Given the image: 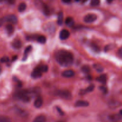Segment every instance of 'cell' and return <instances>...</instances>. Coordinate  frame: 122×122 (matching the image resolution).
Here are the masks:
<instances>
[{
    "label": "cell",
    "mask_w": 122,
    "mask_h": 122,
    "mask_svg": "<svg viewBox=\"0 0 122 122\" xmlns=\"http://www.w3.org/2000/svg\"><path fill=\"white\" fill-rule=\"evenodd\" d=\"M57 61L63 67H69L73 63V56L70 52L66 50H60L56 56Z\"/></svg>",
    "instance_id": "1"
},
{
    "label": "cell",
    "mask_w": 122,
    "mask_h": 122,
    "mask_svg": "<svg viewBox=\"0 0 122 122\" xmlns=\"http://www.w3.org/2000/svg\"><path fill=\"white\" fill-rule=\"evenodd\" d=\"M17 97L24 102H29L30 100L29 91L27 90H21L17 92L15 94Z\"/></svg>",
    "instance_id": "2"
},
{
    "label": "cell",
    "mask_w": 122,
    "mask_h": 122,
    "mask_svg": "<svg viewBox=\"0 0 122 122\" xmlns=\"http://www.w3.org/2000/svg\"><path fill=\"white\" fill-rule=\"evenodd\" d=\"M35 5L37 8L41 10L44 13V14H45L46 15H48L50 14V11L48 7L45 3H44L42 0H35Z\"/></svg>",
    "instance_id": "3"
},
{
    "label": "cell",
    "mask_w": 122,
    "mask_h": 122,
    "mask_svg": "<svg viewBox=\"0 0 122 122\" xmlns=\"http://www.w3.org/2000/svg\"><path fill=\"white\" fill-rule=\"evenodd\" d=\"M17 17L15 15H8L0 19V27L2 26L5 22H9L11 23L15 24L17 23Z\"/></svg>",
    "instance_id": "4"
},
{
    "label": "cell",
    "mask_w": 122,
    "mask_h": 122,
    "mask_svg": "<svg viewBox=\"0 0 122 122\" xmlns=\"http://www.w3.org/2000/svg\"><path fill=\"white\" fill-rule=\"evenodd\" d=\"M56 95L64 99V100H69L72 98L71 92L69 91L66 90V89H61L58 90L56 92Z\"/></svg>",
    "instance_id": "5"
},
{
    "label": "cell",
    "mask_w": 122,
    "mask_h": 122,
    "mask_svg": "<svg viewBox=\"0 0 122 122\" xmlns=\"http://www.w3.org/2000/svg\"><path fill=\"white\" fill-rule=\"evenodd\" d=\"M97 19V17L95 14H88L85 16L83 20L87 23H91L94 22Z\"/></svg>",
    "instance_id": "6"
},
{
    "label": "cell",
    "mask_w": 122,
    "mask_h": 122,
    "mask_svg": "<svg viewBox=\"0 0 122 122\" xmlns=\"http://www.w3.org/2000/svg\"><path fill=\"white\" fill-rule=\"evenodd\" d=\"M43 73L39 67H36L34 70H33L32 73V77L34 79H38L39 78L42 76Z\"/></svg>",
    "instance_id": "7"
},
{
    "label": "cell",
    "mask_w": 122,
    "mask_h": 122,
    "mask_svg": "<svg viewBox=\"0 0 122 122\" xmlns=\"http://www.w3.org/2000/svg\"><path fill=\"white\" fill-rule=\"evenodd\" d=\"M70 36V32L67 29H63L60 33V38L61 40H65Z\"/></svg>",
    "instance_id": "8"
},
{
    "label": "cell",
    "mask_w": 122,
    "mask_h": 122,
    "mask_svg": "<svg viewBox=\"0 0 122 122\" xmlns=\"http://www.w3.org/2000/svg\"><path fill=\"white\" fill-rule=\"evenodd\" d=\"M43 104L42 98L41 96H38L35 99L34 102V106L36 108H40L42 107Z\"/></svg>",
    "instance_id": "9"
},
{
    "label": "cell",
    "mask_w": 122,
    "mask_h": 122,
    "mask_svg": "<svg viewBox=\"0 0 122 122\" xmlns=\"http://www.w3.org/2000/svg\"><path fill=\"white\" fill-rule=\"evenodd\" d=\"M89 105V103L86 101H83V100H79L76 101L75 103V106L77 107H88Z\"/></svg>",
    "instance_id": "10"
},
{
    "label": "cell",
    "mask_w": 122,
    "mask_h": 122,
    "mask_svg": "<svg viewBox=\"0 0 122 122\" xmlns=\"http://www.w3.org/2000/svg\"><path fill=\"white\" fill-rule=\"evenodd\" d=\"M75 75V72L72 70H66L62 73V76L64 77H71Z\"/></svg>",
    "instance_id": "11"
},
{
    "label": "cell",
    "mask_w": 122,
    "mask_h": 122,
    "mask_svg": "<svg viewBox=\"0 0 122 122\" xmlns=\"http://www.w3.org/2000/svg\"><path fill=\"white\" fill-rule=\"evenodd\" d=\"M94 88H95L94 86L93 85H91L89 86L87 88H86L85 89H82V90H81L80 91L79 94H81V95H84V94H86V93L90 92L93 91V90L94 89Z\"/></svg>",
    "instance_id": "12"
},
{
    "label": "cell",
    "mask_w": 122,
    "mask_h": 122,
    "mask_svg": "<svg viewBox=\"0 0 122 122\" xmlns=\"http://www.w3.org/2000/svg\"><path fill=\"white\" fill-rule=\"evenodd\" d=\"M12 46L15 49H20L22 46V44L19 39H15L12 43Z\"/></svg>",
    "instance_id": "13"
},
{
    "label": "cell",
    "mask_w": 122,
    "mask_h": 122,
    "mask_svg": "<svg viewBox=\"0 0 122 122\" xmlns=\"http://www.w3.org/2000/svg\"><path fill=\"white\" fill-rule=\"evenodd\" d=\"M46 117L44 115H40L37 116L34 119L33 122H46Z\"/></svg>",
    "instance_id": "14"
},
{
    "label": "cell",
    "mask_w": 122,
    "mask_h": 122,
    "mask_svg": "<svg viewBox=\"0 0 122 122\" xmlns=\"http://www.w3.org/2000/svg\"><path fill=\"white\" fill-rule=\"evenodd\" d=\"M97 81L100 82V83H102V84H105L107 82V76L106 75H102L101 76H100L99 77H98L97 78Z\"/></svg>",
    "instance_id": "15"
},
{
    "label": "cell",
    "mask_w": 122,
    "mask_h": 122,
    "mask_svg": "<svg viewBox=\"0 0 122 122\" xmlns=\"http://www.w3.org/2000/svg\"><path fill=\"white\" fill-rule=\"evenodd\" d=\"M65 23L67 25H68L69 26H72L73 25L75 24V21H74L72 17H68L66 18L65 20Z\"/></svg>",
    "instance_id": "16"
},
{
    "label": "cell",
    "mask_w": 122,
    "mask_h": 122,
    "mask_svg": "<svg viewBox=\"0 0 122 122\" xmlns=\"http://www.w3.org/2000/svg\"><path fill=\"white\" fill-rule=\"evenodd\" d=\"M32 46H30H30H27V47H26V48L25 49V52H24V57H25V58L23 59L24 60H26L27 56H28V54L30 53V52L32 51Z\"/></svg>",
    "instance_id": "17"
},
{
    "label": "cell",
    "mask_w": 122,
    "mask_h": 122,
    "mask_svg": "<svg viewBox=\"0 0 122 122\" xmlns=\"http://www.w3.org/2000/svg\"><path fill=\"white\" fill-rule=\"evenodd\" d=\"M63 22V13L62 12L59 13L58 14V19H57V23L59 25H61Z\"/></svg>",
    "instance_id": "18"
},
{
    "label": "cell",
    "mask_w": 122,
    "mask_h": 122,
    "mask_svg": "<svg viewBox=\"0 0 122 122\" xmlns=\"http://www.w3.org/2000/svg\"><path fill=\"white\" fill-rule=\"evenodd\" d=\"M26 7H27V5H26V3H25V2H21V3H20L19 4V7H18V10L20 12L24 11L26 10Z\"/></svg>",
    "instance_id": "19"
},
{
    "label": "cell",
    "mask_w": 122,
    "mask_h": 122,
    "mask_svg": "<svg viewBox=\"0 0 122 122\" xmlns=\"http://www.w3.org/2000/svg\"><path fill=\"white\" fill-rule=\"evenodd\" d=\"M6 30H7L8 34H12L13 31H14V27H13V25H12L11 24H8V25L6 26Z\"/></svg>",
    "instance_id": "20"
},
{
    "label": "cell",
    "mask_w": 122,
    "mask_h": 122,
    "mask_svg": "<svg viewBox=\"0 0 122 122\" xmlns=\"http://www.w3.org/2000/svg\"><path fill=\"white\" fill-rule=\"evenodd\" d=\"M37 41H38L39 43H41V44H45L46 41V38L45 36L41 35L38 37Z\"/></svg>",
    "instance_id": "21"
},
{
    "label": "cell",
    "mask_w": 122,
    "mask_h": 122,
    "mask_svg": "<svg viewBox=\"0 0 122 122\" xmlns=\"http://www.w3.org/2000/svg\"><path fill=\"white\" fill-rule=\"evenodd\" d=\"M81 70H82V71L85 74L89 73H90V71H91L90 67H89L88 66H86V65L83 66V67L81 68Z\"/></svg>",
    "instance_id": "22"
},
{
    "label": "cell",
    "mask_w": 122,
    "mask_h": 122,
    "mask_svg": "<svg viewBox=\"0 0 122 122\" xmlns=\"http://www.w3.org/2000/svg\"><path fill=\"white\" fill-rule=\"evenodd\" d=\"M94 69L98 71V72H102L103 71V67L99 64H94L93 65Z\"/></svg>",
    "instance_id": "23"
},
{
    "label": "cell",
    "mask_w": 122,
    "mask_h": 122,
    "mask_svg": "<svg viewBox=\"0 0 122 122\" xmlns=\"http://www.w3.org/2000/svg\"><path fill=\"white\" fill-rule=\"evenodd\" d=\"M100 0H91V5L92 6H97L100 4Z\"/></svg>",
    "instance_id": "24"
},
{
    "label": "cell",
    "mask_w": 122,
    "mask_h": 122,
    "mask_svg": "<svg viewBox=\"0 0 122 122\" xmlns=\"http://www.w3.org/2000/svg\"><path fill=\"white\" fill-rule=\"evenodd\" d=\"M39 68H40L41 70L42 73L46 72L48 71V67L46 65H43L41 66H39Z\"/></svg>",
    "instance_id": "25"
},
{
    "label": "cell",
    "mask_w": 122,
    "mask_h": 122,
    "mask_svg": "<svg viewBox=\"0 0 122 122\" xmlns=\"http://www.w3.org/2000/svg\"><path fill=\"white\" fill-rule=\"evenodd\" d=\"M10 119L8 117L5 116H0V122H9Z\"/></svg>",
    "instance_id": "26"
},
{
    "label": "cell",
    "mask_w": 122,
    "mask_h": 122,
    "mask_svg": "<svg viewBox=\"0 0 122 122\" xmlns=\"http://www.w3.org/2000/svg\"><path fill=\"white\" fill-rule=\"evenodd\" d=\"M9 61V58L7 57H4L0 59V61L1 63H7Z\"/></svg>",
    "instance_id": "27"
},
{
    "label": "cell",
    "mask_w": 122,
    "mask_h": 122,
    "mask_svg": "<svg viewBox=\"0 0 122 122\" xmlns=\"http://www.w3.org/2000/svg\"><path fill=\"white\" fill-rule=\"evenodd\" d=\"M100 89H101V90L104 93V94H106V93L107 92V89L106 88V87H104V86H101V87H100Z\"/></svg>",
    "instance_id": "28"
},
{
    "label": "cell",
    "mask_w": 122,
    "mask_h": 122,
    "mask_svg": "<svg viewBox=\"0 0 122 122\" xmlns=\"http://www.w3.org/2000/svg\"><path fill=\"white\" fill-rule=\"evenodd\" d=\"M118 55H119V56L120 58H122V47L120 48L119 50V51H118Z\"/></svg>",
    "instance_id": "29"
},
{
    "label": "cell",
    "mask_w": 122,
    "mask_h": 122,
    "mask_svg": "<svg viewBox=\"0 0 122 122\" xmlns=\"http://www.w3.org/2000/svg\"><path fill=\"white\" fill-rule=\"evenodd\" d=\"M7 1H8V2H9L10 4H13L15 3V0H7Z\"/></svg>",
    "instance_id": "30"
},
{
    "label": "cell",
    "mask_w": 122,
    "mask_h": 122,
    "mask_svg": "<svg viewBox=\"0 0 122 122\" xmlns=\"http://www.w3.org/2000/svg\"><path fill=\"white\" fill-rule=\"evenodd\" d=\"M62 1H63V2H64V3L69 4L70 3V2H71V0H62Z\"/></svg>",
    "instance_id": "31"
},
{
    "label": "cell",
    "mask_w": 122,
    "mask_h": 122,
    "mask_svg": "<svg viewBox=\"0 0 122 122\" xmlns=\"http://www.w3.org/2000/svg\"><path fill=\"white\" fill-rule=\"evenodd\" d=\"M57 108H58V112H60V114H63V112H62L61 110V109L60 108H58V107H57Z\"/></svg>",
    "instance_id": "32"
},
{
    "label": "cell",
    "mask_w": 122,
    "mask_h": 122,
    "mask_svg": "<svg viewBox=\"0 0 122 122\" xmlns=\"http://www.w3.org/2000/svg\"><path fill=\"white\" fill-rule=\"evenodd\" d=\"M107 2H108V3H111V2H112L113 1V0H107Z\"/></svg>",
    "instance_id": "33"
},
{
    "label": "cell",
    "mask_w": 122,
    "mask_h": 122,
    "mask_svg": "<svg viewBox=\"0 0 122 122\" xmlns=\"http://www.w3.org/2000/svg\"><path fill=\"white\" fill-rule=\"evenodd\" d=\"M120 114H121V115H122V110H121L120 111Z\"/></svg>",
    "instance_id": "34"
},
{
    "label": "cell",
    "mask_w": 122,
    "mask_h": 122,
    "mask_svg": "<svg viewBox=\"0 0 122 122\" xmlns=\"http://www.w3.org/2000/svg\"><path fill=\"white\" fill-rule=\"evenodd\" d=\"M75 1H76V2H79V1H80L81 0H75Z\"/></svg>",
    "instance_id": "35"
},
{
    "label": "cell",
    "mask_w": 122,
    "mask_h": 122,
    "mask_svg": "<svg viewBox=\"0 0 122 122\" xmlns=\"http://www.w3.org/2000/svg\"><path fill=\"white\" fill-rule=\"evenodd\" d=\"M1 72V66H0V73Z\"/></svg>",
    "instance_id": "36"
},
{
    "label": "cell",
    "mask_w": 122,
    "mask_h": 122,
    "mask_svg": "<svg viewBox=\"0 0 122 122\" xmlns=\"http://www.w3.org/2000/svg\"><path fill=\"white\" fill-rule=\"evenodd\" d=\"M2 1H3V0H0V2H2Z\"/></svg>",
    "instance_id": "37"
},
{
    "label": "cell",
    "mask_w": 122,
    "mask_h": 122,
    "mask_svg": "<svg viewBox=\"0 0 122 122\" xmlns=\"http://www.w3.org/2000/svg\"><path fill=\"white\" fill-rule=\"evenodd\" d=\"M63 122V121H60V122Z\"/></svg>",
    "instance_id": "38"
}]
</instances>
